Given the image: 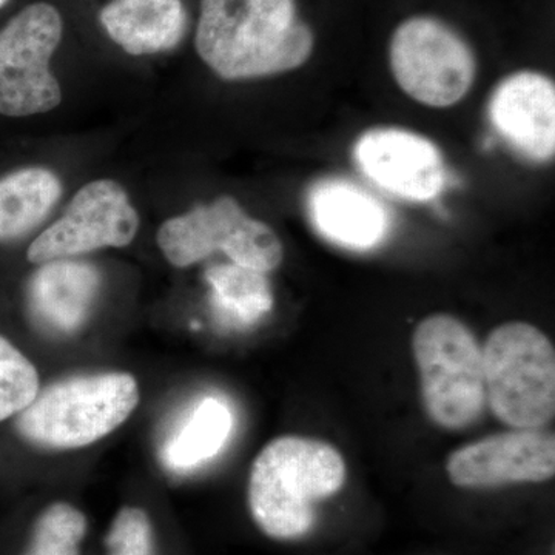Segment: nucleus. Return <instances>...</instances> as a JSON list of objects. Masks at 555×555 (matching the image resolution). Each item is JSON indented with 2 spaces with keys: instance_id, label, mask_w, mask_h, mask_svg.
<instances>
[{
  "instance_id": "nucleus-1",
  "label": "nucleus",
  "mask_w": 555,
  "mask_h": 555,
  "mask_svg": "<svg viewBox=\"0 0 555 555\" xmlns=\"http://www.w3.org/2000/svg\"><path fill=\"white\" fill-rule=\"evenodd\" d=\"M195 47L219 78L258 79L306 64L313 33L295 0H201Z\"/></svg>"
},
{
  "instance_id": "nucleus-2",
  "label": "nucleus",
  "mask_w": 555,
  "mask_h": 555,
  "mask_svg": "<svg viewBox=\"0 0 555 555\" xmlns=\"http://www.w3.org/2000/svg\"><path fill=\"white\" fill-rule=\"evenodd\" d=\"M346 463L337 449L317 438L287 436L259 452L248 477L251 520L273 540H297L315 524L318 502L337 494Z\"/></svg>"
},
{
  "instance_id": "nucleus-3",
  "label": "nucleus",
  "mask_w": 555,
  "mask_h": 555,
  "mask_svg": "<svg viewBox=\"0 0 555 555\" xmlns=\"http://www.w3.org/2000/svg\"><path fill=\"white\" fill-rule=\"evenodd\" d=\"M138 403L133 375H76L39 390L30 406L16 415V429L35 447L72 451L109 436L129 420Z\"/></svg>"
},
{
  "instance_id": "nucleus-4",
  "label": "nucleus",
  "mask_w": 555,
  "mask_h": 555,
  "mask_svg": "<svg viewBox=\"0 0 555 555\" xmlns=\"http://www.w3.org/2000/svg\"><path fill=\"white\" fill-rule=\"evenodd\" d=\"M423 406L437 426L466 429L486 406L483 350L459 318L436 313L412 337Z\"/></svg>"
},
{
  "instance_id": "nucleus-5",
  "label": "nucleus",
  "mask_w": 555,
  "mask_h": 555,
  "mask_svg": "<svg viewBox=\"0 0 555 555\" xmlns=\"http://www.w3.org/2000/svg\"><path fill=\"white\" fill-rule=\"evenodd\" d=\"M486 404L513 429H540L555 415V350L524 321L495 327L486 339Z\"/></svg>"
},
{
  "instance_id": "nucleus-6",
  "label": "nucleus",
  "mask_w": 555,
  "mask_h": 555,
  "mask_svg": "<svg viewBox=\"0 0 555 555\" xmlns=\"http://www.w3.org/2000/svg\"><path fill=\"white\" fill-rule=\"evenodd\" d=\"M160 251L175 268H189L222 251L243 268L268 273L280 268L284 248L275 230L248 217L238 201L221 196L167 219L156 235Z\"/></svg>"
},
{
  "instance_id": "nucleus-7",
  "label": "nucleus",
  "mask_w": 555,
  "mask_h": 555,
  "mask_svg": "<svg viewBox=\"0 0 555 555\" xmlns=\"http://www.w3.org/2000/svg\"><path fill=\"white\" fill-rule=\"evenodd\" d=\"M62 35L61 13L47 2L25 7L0 28V115L27 118L61 104L50 62Z\"/></svg>"
},
{
  "instance_id": "nucleus-8",
  "label": "nucleus",
  "mask_w": 555,
  "mask_h": 555,
  "mask_svg": "<svg viewBox=\"0 0 555 555\" xmlns=\"http://www.w3.org/2000/svg\"><path fill=\"white\" fill-rule=\"evenodd\" d=\"M390 68L400 89L429 107L447 108L466 96L476 80L473 50L433 17H412L390 40Z\"/></svg>"
},
{
  "instance_id": "nucleus-9",
  "label": "nucleus",
  "mask_w": 555,
  "mask_h": 555,
  "mask_svg": "<svg viewBox=\"0 0 555 555\" xmlns=\"http://www.w3.org/2000/svg\"><path fill=\"white\" fill-rule=\"evenodd\" d=\"M139 215L129 193L113 179H96L73 196L67 210L33 241L31 264L80 257L108 247H126L137 238Z\"/></svg>"
},
{
  "instance_id": "nucleus-10",
  "label": "nucleus",
  "mask_w": 555,
  "mask_h": 555,
  "mask_svg": "<svg viewBox=\"0 0 555 555\" xmlns=\"http://www.w3.org/2000/svg\"><path fill=\"white\" fill-rule=\"evenodd\" d=\"M447 473L462 489L543 483L555 474L554 434L513 429L481 438L452 452Z\"/></svg>"
},
{
  "instance_id": "nucleus-11",
  "label": "nucleus",
  "mask_w": 555,
  "mask_h": 555,
  "mask_svg": "<svg viewBox=\"0 0 555 555\" xmlns=\"http://www.w3.org/2000/svg\"><path fill=\"white\" fill-rule=\"evenodd\" d=\"M353 158L379 188L416 203L436 198L447 181L437 145L403 129L367 130L358 138Z\"/></svg>"
},
{
  "instance_id": "nucleus-12",
  "label": "nucleus",
  "mask_w": 555,
  "mask_h": 555,
  "mask_svg": "<svg viewBox=\"0 0 555 555\" xmlns=\"http://www.w3.org/2000/svg\"><path fill=\"white\" fill-rule=\"evenodd\" d=\"M489 119L526 159L546 163L555 152V87L542 73L518 72L496 86Z\"/></svg>"
},
{
  "instance_id": "nucleus-13",
  "label": "nucleus",
  "mask_w": 555,
  "mask_h": 555,
  "mask_svg": "<svg viewBox=\"0 0 555 555\" xmlns=\"http://www.w3.org/2000/svg\"><path fill=\"white\" fill-rule=\"evenodd\" d=\"M101 287V272L90 262L75 258L43 262L28 280V315L43 334L68 337L89 321Z\"/></svg>"
},
{
  "instance_id": "nucleus-14",
  "label": "nucleus",
  "mask_w": 555,
  "mask_h": 555,
  "mask_svg": "<svg viewBox=\"0 0 555 555\" xmlns=\"http://www.w3.org/2000/svg\"><path fill=\"white\" fill-rule=\"evenodd\" d=\"M308 211L320 235L352 250L378 246L390 228L385 206L346 179L315 182L309 190Z\"/></svg>"
},
{
  "instance_id": "nucleus-15",
  "label": "nucleus",
  "mask_w": 555,
  "mask_h": 555,
  "mask_svg": "<svg viewBox=\"0 0 555 555\" xmlns=\"http://www.w3.org/2000/svg\"><path fill=\"white\" fill-rule=\"evenodd\" d=\"M100 21L109 39L131 56L173 50L188 28L181 0H109Z\"/></svg>"
},
{
  "instance_id": "nucleus-16",
  "label": "nucleus",
  "mask_w": 555,
  "mask_h": 555,
  "mask_svg": "<svg viewBox=\"0 0 555 555\" xmlns=\"http://www.w3.org/2000/svg\"><path fill=\"white\" fill-rule=\"evenodd\" d=\"M61 196V179L43 167H25L0 177V243L31 233Z\"/></svg>"
},
{
  "instance_id": "nucleus-17",
  "label": "nucleus",
  "mask_w": 555,
  "mask_h": 555,
  "mask_svg": "<svg viewBox=\"0 0 555 555\" xmlns=\"http://www.w3.org/2000/svg\"><path fill=\"white\" fill-rule=\"evenodd\" d=\"M232 425L230 409L221 400L204 398L164 444V465L175 473H188L204 465L224 447Z\"/></svg>"
},
{
  "instance_id": "nucleus-18",
  "label": "nucleus",
  "mask_w": 555,
  "mask_h": 555,
  "mask_svg": "<svg viewBox=\"0 0 555 555\" xmlns=\"http://www.w3.org/2000/svg\"><path fill=\"white\" fill-rule=\"evenodd\" d=\"M215 315L230 327H250L273 308L272 288L266 273L230 262L207 270Z\"/></svg>"
},
{
  "instance_id": "nucleus-19",
  "label": "nucleus",
  "mask_w": 555,
  "mask_h": 555,
  "mask_svg": "<svg viewBox=\"0 0 555 555\" xmlns=\"http://www.w3.org/2000/svg\"><path fill=\"white\" fill-rule=\"evenodd\" d=\"M87 529L89 521L79 507L51 503L36 517L20 555H80Z\"/></svg>"
},
{
  "instance_id": "nucleus-20",
  "label": "nucleus",
  "mask_w": 555,
  "mask_h": 555,
  "mask_svg": "<svg viewBox=\"0 0 555 555\" xmlns=\"http://www.w3.org/2000/svg\"><path fill=\"white\" fill-rule=\"evenodd\" d=\"M40 390L39 375L30 360L0 337V422L30 406Z\"/></svg>"
},
{
  "instance_id": "nucleus-21",
  "label": "nucleus",
  "mask_w": 555,
  "mask_h": 555,
  "mask_svg": "<svg viewBox=\"0 0 555 555\" xmlns=\"http://www.w3.org/2000/svg\"><path fill=\"white\" fill-rule=\"evenodd\" d=\"M107 555H156L155 529L142 507L124 506L105 535Z\"/></svg>"
},
{
  "instance_id": "nucleus-22",
  "label": "nucleus",
  "mask_w": 555,
  "mask_h": 555,
  "mask_svg": "<svg viewBox=\"0 0 555 555\" xmlns=\"http://www.w3.org/2000/svg\"><path fill=\"white\" fill-rule=\"evenodd\" d=\"M7 0H0V9H2L3 5H5Z\"/></svg>"
}]
</instances>
